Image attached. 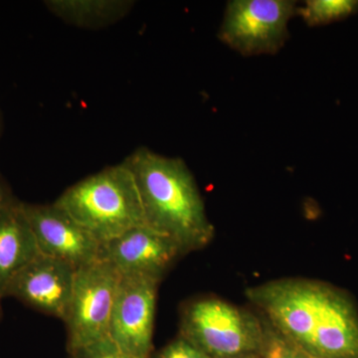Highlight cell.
<instances>
[{"mask_svg":"<svg viewBox=\"0 0 358 358\" xmlns=\"http://www.w3.org/2000/svg\"><path fill=\"white\" fill-rule=\"evenodd\" d=\"M122 275L105 260L78 268L63 322L70 352L109 338L110 322Z\"/></svg>","mask_w":358,"mask_h":358,"instance_id":"5","label":"cell"},{"mask_svg":"<svg viewBox=\"0 0 358 358\" xmlns=\"http://www.w3.org/2000/svg\"><path fill=\"white\" fill-rule=\"evenodd\" d=\"M180 336L213 358H237L263 352L267 329L253 313L217 298L188 303Z\"/></svg>","mask_w":358,"mask_h":358,"instance_id":"4","label":"cell"},{"mask_svg":"<svg viewBox=\"0 0 358 358\" xmlns=\"http://www.w3.org/2000/svg\"><path fill=\"white\" fill-rule=\"evenodd\" d=\"M41 255L78 268L100 260L102 244L55 203L21 202Z\"/></svg>","mask_w":358,"mask_h":358,"instance_id":"8","label":"cell"},{"mask_svg":"<svg viewBox=\"0 0 358 358\" xmlns=\"http://www.w3.org/2000/svg\"><path fill=\"white\" fill-rule=\"evenodd\" d=\"M29 223L21 202L0 209V296L6 298L7 289L18 273L39 255Z\"/></svg>","mask_w":358,"mask_h":358,"instance_id":"11","label":"cell"},{"mask_svg":"<svg viewBox=\"0 0 358 358\" xmlns=\"http://www.w3.org/2000/svg\"><path fill=\"white\" fill-rule=\"evenodd\" d=\"M358 11V0H308L296 9L308 26L329 24L343 20Z\"/></svg>","mask_w":358,"mask_h":358,"instance_id":"13","label":"cell"},{"mask_svg":"<svg viewBox=\"0 0 358 358\" xmlns=\"http://www.w3.org/2000/svg\"><path fill=\"white\" fill-rule=\"evenodd\" d=\"M71 355L73 358H134L120 350L110 338L85 346Z\"/></svg>","mask_w":358,"mask_h":358,"instance_id":"15","label":"cell"},{"mask_svg":"<svg viewBox=\"0 0 358 358\" xmlns=\"http://www.w3.org/2000/svg\"><path fill=\"white\" fill-rule=\"evenodd\" d=\"M181 256L173 240L148 226H141L102 244L100 259L112 264L121 275L160 282Z\"/></svg>","mask_w":358,"mask_h":358,"instance_id":"10","label":"cell"},{"mask_svg":"<svg viewBox=\"0 0 358 358\" xmlns=\"http://www.w3.org/2000/svg\"><path fill=\"white\" fill-rule=\"evenodd\" d=\"M77 268L69 263L39 254L18 273L6 296L45 315L64 320Z\"/></svg>","mask_w":358,"mask_h":358,"instance_id":"9","label":"cell"},{"mask_svg":"<svg viewBox=\"0 0 358 358\" xmlns=\"http://www.w3.org/2000/svg\"><path fill=\"white\" fill-rule=\"evenodd\" d=\"M296 9L289 0L228 2L219 38L245 56L275 53L286 42Z\"/></svg>","mask_w":358,"mask_h":358,"instance_id":"6","label":"cell"},{"mask_svg":"<svg viewBox=\"0 0 358 358\" xmlns=\"http://www.w3.org/2000/svg\"><path fill=\"white\" fill-rule=\"evenodd\" d=\"M157 358H213L209 357L197 346L179 336L166 348L160 350Z\"/></svg>","mask_w":358,"mask_h":358,"instance_id":"16","label":"cell"},{"mask_svg":"<svg viewBox=\"0 0 358 358\" xmlns=\"http://www.w3.org/2000/svg\"><path fill=\"white\" fill-rule=\"evenodd\" d=\"M17 201V199L13 196V192L9 189L6 183L0 178V209L9 206Z\"/></svg>","mask_w":358,"mask_h":358,"instance_id":"17","label":"cell"},{"mask_svg":"<svg viewBox=\"0 0 358 358\" xmlns=\"http://www.w3.org/2000/svg\"><path fill=\"white\" fill-rule=\"evenodd\" d=\"M54 203L101 244L147 226L136 180L124 162L78 181Z\"/></svg>","mask_w":358,"mask_h":358,"instance_id":"3","label":"cell"},{"mask_svg":"<svg viewBox=\"0 0 358 358\" xmlns=\"http://www.w3.org/2000/svg\"><path fill=\"white\" fill-rule=\"evenodd\" d=\"M46 6L58 17L80 27L112 24L129 13L133 2L117 0H51Z\"/></svg>","mask_w":358,"mask_h":358,"instance_id":"12","label":"cell"},{"mask_svg":"<svg viewBox=\"0 0 358 358\" xmlns=\"http://www.w3.org/2000/svg\"><path fill=\"white\" fill-rule=\"evenodd\" d=\"M272 329L310 358H358V312L350 296L315 280L281 279L247 289Z\"/></svg>","mask_w":358,"mask_h":358,"instance_id":"1","label":"cell"},{"mask_svg":"<svg viewBox=\"0 0 358 358\" xmlns=\"http://www.w3.org/2000/svg\"><path fill=\"white\" fill-rule=\"evenodd\" d=\"M237 358H261L259 355H247V357H237Z\"/></svg>","mask_w":358,"mask_h":358,"instance_id":"18","label":"cell"},{"mask_svg":"<svg viewBox=\"0 0 358 358\" xmlns=\"http://www.w3.org/2000/svg\"><path fill=\"white\" fill-rule=\"evenodd\" d=\"M2 296H0V319H1V315H2V308H1V300H2Z\"/></svg>","mask_w":358,"mask_h":358,"instance_id":"19","label":"cell"},{"mask_svg":"<svg viewBox=\"0 0 358 358\" xmlns=\"http://www.w3.org/2000/svg\"><path fill=\"white\" fill-rule=\"evenodd\" d=\"M159 281L122 275L115 294L109 338L134 358H148L152 348Z\"/></svg>","mask_w":358,"mask_h":358,"instance_id":"7","label":"cell"},{"mask_svg":"<svg viewBox=\"0 0 358 358\" xmlns=\"http://www.w3.org/2000/svg\"><path fill=\"white\" fill-rule=\"evenodd\" d=\"M261 355L263 358H310L275 333L272 327L267 329V338Z\"/></svg>","mask_w":358,"mask_h":358,"instance_id":"14","label":"cell"},{"mask_svg":"<svg viewBox=\"0 0 358 358\" xmlns=\"http://www.w3.org/2000/svg\"><path fill=\"white\" fill-rule=\"evenodd\" d=\"M124 162L136 180L148 227L173 240L182 255L210 243L215 229L182 159L140 148Z\"/></svg>","mask_w":358,"mask_h":358,"instance_id":"2","label":"cell"}]
</instances>
